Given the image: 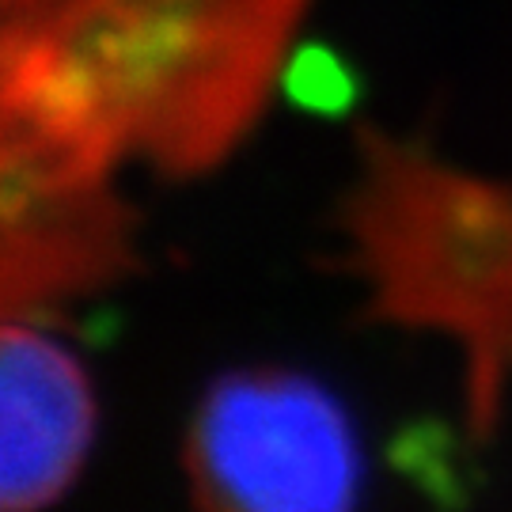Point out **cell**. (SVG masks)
<instances>
[{
	"instance_id": "cell-2",
	"label": "cell",
	"mask_w": 512,
	"mask_h": 512,
	"mask_svg": "<svg viewBox=\"0 0 512 512\" xmlns=\"http://www.w3.org/2000/svg\"><path fill=\"white\" fill-rule=\"evenodd\" d=\"M338 228L368 319L456 342L467 429L490 437L512 387V179L365 129Z\"/></svg>"
},
{
	"instance_id": "cell-1",
	"label": "cell",
	"mask_w": 512,
	"mask_h": 512,
	"mask_svg": "<svg viewBox=\"0 0 512 512\" xmlns=\"http://www.w3.org/2000/svg\"><path fill=\"white\" fill-rule=\"evenodd\" d=\"M315 0H0V80L114 167L202 179L277 92Z\"/></svg>"
},
{
	"instance_id": "cell-3",
	"label": "cell",
	"mask_w": 512,
	"mask_h": 512,
	"mask_svg": "<svg viewBox=\"0 0 512 512\" xmlns=\"http://www.w3.org/2000/svg\"><path fill=\"white\" fill-rule=\"evenodd\" d=\"M122 183L0 84V319L57 327L141 266Z\"/></svg>"
},
{
	"instance_id": "cell-4",
	"label": "cell",
	"mask_w": 512,
	"mask_h": 512,
	"mask_svg": "<svg viewBox=\"0 0 512 512\" xmlns=\"http://www.w3.org/2000/svg\"><path fill=\"white\" fill-rule=\"evenodd\" d=\"M183 471L205 509L338 512L361 494L365 459L327 387L285 368H239L194 406Z\"/></svg>"
},
{
	"instance_id": "cell-5",
	"label": "cell",
	"mask_w": 512,
	"mask_h": 512,
	"mask_svg": "<svg viewBox=\"0 0 512 512\" xmlns=\"http://www.w3.org/2000/svg\"><path fill=\"white\" fill-rule=\"evenodd\" d=\"M95 387L46 323L0 319V512L54 505L92 456Z\"/></svg>"
}]
</instances>
